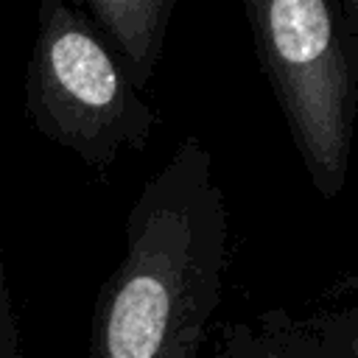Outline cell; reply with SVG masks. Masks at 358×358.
Listing matches in <instances>:
<instances>
[{
    "label": "cell",
    "mask_w": 358,
    "mask_h": 358,
    "mask_svg": "<svg viewBox=\"0 0 358 358\" xmlns=\"http://www.w3.org/2000/svg\"><path fill=\"white\" fill-rule=\"evenodd\" d=\"M260 70L324 201L347 182L358 120V42L341 0H243Z\"/></svg>",
    "instance_id": "cell-2"
},
{
    "label": "cell",
    "mask_w": 358,
    "mask_h": 358,
    "mask_svg": "<svg viewBox=\"0 0 358 358\" xmlns=\"http://www.w3.org/2000/svg\"><path fill=\"white\" fill-rule=\"evenodd\" d=\"M0 358H22L20 324H17L8 280H6V271H3V260H0Z\"/></svg>",
    "instance_id": "cell-7"
},
{
    "label": "cell",
    "mask_w": 358,
    "mask_h": 358,
    "mask_svg": "<svg viewBox=\"0 0 358 358\" xmlns=\"http://www.w3.org/2000/svg\"><path fill=\"white\" fill-rule=\"evenodd\" d=\"M252 322L285 358H358V274L327 282L296 308H266Z\"/></svg>",
    "instance_id": "cell-4"
},
{
    "label": "cell",
    "mask_w": 358,
    "mask_h": 358,
    "mask_svg": "<svg viewBox=\"0 0 358 358\" xmlns=\"http://www.w3.org/2000/svg\"><path fill=\"white\" fill-rule=\"evenodd\" d=\"M229 213L210 148L187 134L140 187L103 280L90 358H201L224 302Z\"/></svg>",
    "instance_id": "cell-1"
},
{
    "label": "cell",
    "mask_w": 358,
    "mask_h": 358,
    "mask_svg": "<svg viewBox=\"0 0 358 358\" xmlns=\"http://www.w3.org/2000/svg\"><path fill=\"white\" fill-rule=\"evenodd\" d=\"M92 25L117 53L134 87L148 90L159 70L176 0H78Z\"/></svg>",
    "instance_id": "cell-5"
},
{
    "label": "cell",
    "mask_w": 358,
    "mask_h": 358,
    "mask_svg": "<svg viewBox=\"0 0 358 358\" xmlns=\"http://www.w3.org/2000/svg\"><path fill=\"white\" fill-rule=\"evenodd\" d=\"M207 350L210 358H285V352L252 319L215 322Z\"/></svg>",
    "instance_id": "cell-6"
},
{
    "label": "cell",
    "mask_w": 358,
    "mask_h": 358,
    "mask_svg": "<svg viewBox=\"0 0 358 358\" xmlns=\"http://www.w3.org/2000/svg\"><path fill=\"white\" fill-rule=\"evenodd\" d=\"M25 115L45 140L67 148L101 176L126 148L143 151L159 126L157 109L78 0H39L36 6Z\"/></svg>",
    "instance_id": "cell-3"
},
{
    "label": "cell",
    "mask_w": 358,
    "mask_h": 358,
    "mask_svg": "<svg viewBox=\"0 0 358 358\" xmlns=\"http://www.w3.org/2000/svg\"><path fill=\"white\" fill-rule=\"evenodd\" d=\"M341 11H344V20L352 31V39L358 42V0H341Z\"/></svg>",
    "instance_id": "cell-8"
}]
</instances>
